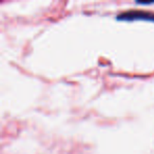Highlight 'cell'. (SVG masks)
Here are the masks:
<instances>
[{"label":"cell","mask_w":154,"mask_h":154,"mask_svg":"<svg viewBox=\"0 0 154 154\" xmlns=\"http://www.w3.org/2000/svg\"><path fill=\"white\" fill-rule=\"evenodd\" d=\"M118 21H149L154 22V13L145 11H127L116 16Z\"/></svg>","instance_id":"1"},{"label":"cell","mask_w":154,"mask_h":154,"mask_svg":"<svg viewBox=\"0 0 154 154\" xmlns=\"http://www.w3.org/2000/svg\"><path fill=\"white\" fill-rule=\"evenodd\" d=\"M136 5H154V1H136Z\"/></svg>","instance_id":"2"}]
</instances>
